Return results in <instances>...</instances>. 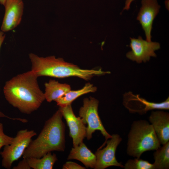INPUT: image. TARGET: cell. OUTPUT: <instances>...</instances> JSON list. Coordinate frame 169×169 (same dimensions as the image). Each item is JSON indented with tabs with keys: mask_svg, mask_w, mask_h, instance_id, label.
Listing matches in <instances>:
<instances>
[{
	"mask_svg": "<svg viewBox=\"0 0 169 169\" xmlns=\"http://www.w3.org/2000/svg\"><path fill=\"white\" fill-rule=\"evenodd\" d=\"M38 77L31 70L6 81L3 92L7 101L21 113L29 114L37 110L45 100L38 83Z\"/></svg>",
	"mask_w": 169,
	"mask_h": 169,
	"instance_id": "1",
	"label": "cell"
},
{
	"mask_svg": "<svg viewBox=\"0 0 169 169\" xmlns=\"http://www.w3.org/2000/svg\"><path fill=\"white\" fill-rule=\"evenodd\" d=\"M31 69L38 77L49 76L63 78L76 77L88 80L95 76L110 74L101 69H83L77 65L66 62L54 56L39 57L33 53L29 54Z\"/></svg>",
	"mask_w": 169,
	"mask_h": 169,
	"instance_id": "3",
	"label": "cell"
},
{
	"mask_svg": "<svg viewBox=\"0 0 169 169\" xmlns=\"http://www.w3.org/2000/svg\"><path fill=\"white\" fill-rule=\"evenodd\" d=\"M121 141L120 135L113 134L106 142V146L102 149H98L95 154L96 162L94 169H104L112 166L124 167V166L117 161L115 157L117 148Z\"/></svg>",
	"mask_w": 169,
	"mask_h": 169,
	"instance_id": "8",
	"label": "cell"
},
{
	"mask_svg": "<svg viewBox=\"0 0 169 169\" xmlns=\"http://www.w3.org/2000/svg\"><path fill=\"white\" fill-rule=\"evenodd\" d=\"M63 117L65 119L69 129V135L73 140V146L83 142L86 137V127L79 117L74 114L71 105L60 107Z\"/></svg>",
	"mask_w": 169,
	"mask_h": 169,
	"instance_id": "10",
	"label": "cell"
},
{
	"mask_svg": "<svg viewBox=\"0 0 169 169\" xmlns=\"http://www.w3.org/2000/svg\"><path fill=\"white\" fill-rule=\"evenodd\" d=\"M123 104L130 112L141 114L154 109L169 110V98L161 102L156 103L148 101L139 95L129 92L123 95Z\"/></svg>",
	"mask_w": 169,
	"mask_h": 169,
	"instance_id": "9",
	"label": "cell"
},
{
	"mask_svg": "<svg viewBox=\"0 0 169 169\" xmlns=\"http://www.w3.org/2000/svg\"><path fill=\"white\" fill-rule=\"evenodd\" d=\"M156 150L153 154L154 169L169 168V142Z\"/></svg>",
	"mask_w": 169,
	"mask_h": 169,
	"instance_id": "18",
	"label": "cell"
},
{
	"mask_svg": "<svg viewBox=\"0 0 169 169\" xmlns=\"http://www.w3.org/2000/svg\"><path fill=\"white\" fill-rule=\"evenodd\" d=\"M99 101L94 98H85L83 105L79 109V117L83 123L87 124L86 137L88 140L92 138V135L96 131H100L105 137V140L99 149L105 145L106 142L111 137L104 127L98 112Z\"/></svg>",
	"mask_w": 169,
	"mask_h": 169,
	"instance_id": "5",
	"label": "cell"
},
{
	"mask_svg": "<svg viewBox=\"0 0 169 169\" xmlns=\"http://www.w3.org/2000/svg\"><path fill=\"white\" fill-rule=\"evenodd\" d=\"M149 120L161 144L164 145L169 140V114L162 111H152Z\"/></svg>",
	"mask_w": 169,
	"mask_h": 169,
	"instance_id": "13",
	"label": "cell"
},
{
	"mask_svg": "<svg viewBox=\"0 0 169 169\" xmlns=\"http://www.w3.org/2000/svg\"><path fill=\"white\" fill-rule=\"evenodd\" d=\"M97 88L90 83L86 84L81 89L77 90H71L61 97L57 99L55 101L60 107L71 105L72 103L80 96L89 93L95 92Z\"/></svg>",
	"mask_w": 169,
	"mask_h": 169,
	"instance_id": "16",
	"label": "cell"
},
{
	"mask_svg": "<svg viewBox=\"0 0 169 169\" xmlns=\"http://www.w3.org/2000/svg\"><path fill=\"white\" fill-rule=\"evenodd\" d=\"M3 6L5 13L1 30L3 32L12 30L21 22L24 4L23 0H7Z\"/></svg>",
	"mask_w": 169,
	"mask_h": 169,
	"instance_id": "11",
	"label": "cell"
},
{
	"mask_svg": "<svg viewBox=\"0 0 169 169\" xmlns=\"http://www.w3.org/2000/svg\"><path fill=\"white\" fill-rule=\"evenodd\" d=\"M0 118H6L10 119V120H17V118H12L8 117L3 113L0 110Z\"/></svg>",
	"mask_w": 169,
	"mask_h": 169,
	"instance_id": "25",
	"label": "cell"
},
{
	"mask_svg": "<svg viewBox=\"0 0 169 169\" xmlns=\"http://www.w3.org/2000/svg\"><path fill=\"white\" fill-rule=\"evenodd\" d=\"M13 139L14 137L5 134L3 132V124L0 122V150L3 146L10 144Z\"/></svg>",
	"mask_w": 169,
	"mask_h": 169,
	"instance_id": "20",
	"label": "cell"
},
{
	"mask_svg": "<svg viewBox=\"0 0 169 169\" xmlns=\"http://www.w3.org/2000/svg\"><path fill=\"white\" fill-rule=\"evenodd\" d=\"M160 144L151 124L145 120L133 122L128 136L127 153L129 156L140 158L144 152L160 148Z\"/></svg>",
	"mask_w": 169,
	"mask_h": 169,
	"instance_id": "4",
	"label": "cell"
},
{
	"mask_svg": "<svg viewBox=\"0 0 169 169\" xmlns=\"http://www.w3.org/2000/svg\"><path fill=\"white\" fill-rule=\"evenodd\" d=\"M67 159L77 160L81 162L86 167L94 168L96 162L95 154L83 142L72 148Z\"/></svg>",
	"mask_w": 169,
	"mask_h": 169,
	"instance_id": "14",
	"label": "cell"
},
{
	"mask_svg": "<svg viewBox=\"0 0 169 169\" xmlns=\"http://www.w3.org/2000/svg\"><path fill=\"white\" fill-rule=\"evenodd\" d=\"M130 39L131 50L126 54L128 59L140 63L148 61L151 57H156L155 51L160 48L159 43L144 40L141 36L137 38H131Z\"/></svg>",
	"mask_w": 169,
	"mask_h": 169,
	"instance_id": "7",
	"label": "cell"
},
{
	"mask_svg": "<svg viewBox=\"0 0 169 169\" xmlns=\"http://www.w3.org/2000/svg\"><path fill=\"white\" fill-rule=\"evenodd\" d=\"M134 0H126L125 3V6L123 10H128L130 8L131 3Z\"/></svg>",
	"mask_w": 169,
	"mask_h": 169,
	"instance_id": "23",
	"label": "cell"
},
{
	"mask_svg": "<svg viewBox=\"0 0 169 169\" xmlns=\"http://www.w3.org/2000/svg\"><path fill=\"white\" fill-rule=\"evenodd\" d=\"M5 38V35L4 32L0 31V50Z\"/></svg>",
	"mask_w": 169,
	"mask_h": 169,
	"instance_id": "24",
	"label": "cell"
},
{
	"mask_svg": "<svg viewBox=\"0 0 169 169\" xmlns=\"http://www.w3.org/2000/svg\"><path fill=\"white\" fill-rule=\"evenodd\" d=\"M59 109L46 121L37 138L26 149L23 158H40L49 152L64 151L65 125Z\"/></svg>",
	"mask_w": 169,
	"mask_h": 169,
	"instance_id": "2",
	"label": "cell"
},
{
	"mask_svg": "<svg viewBox=\"0 0 169 169\" xmlns=\"http://www.w3.org/2000/svg\"><path fill=\"white\" fill-rule=\"evenodd\" d=\"M13 169H30L27 158H23L17 165L13 167Z\"/></svg>",
	"mask_w": 169,
	"mask_h": 169,
	"instance_id": "22",
	"label": "cell"
},
{
	"mask_svg": "<svg viewBox=\"0 0 169 169\" xmlns=\"http://www.w3.org/2000/svg\"><path fill=\"white\" fill-rule=\"evenodd\" d=\"M36 135V132L33 130L25 129L19 131L12 142L4 146L0 153L2 158V166L6 169H10L13 162L23 156L32 141V138Z\"/></svg>",
	"mask_w": 169,
	"mask_h": 169,
	"instance_id": "6",
	"label": "cell"
},
{
	"mask_svg": "<svg viewBox=\"0 0 169 169\" xmlns=\"http://www.w3.org/2000/svg\"><path fill=\"white\" fill-rule=\"evenodd\" d=\"M7 0H0V4L3 6Z\"/></svg>",
	"mask_w": 169,
	"mask_h": 169,
	"instance_id": "26",
	"label": "cell"
},
{
	"mask_svg": "<svg viewBox=\"0 0 169 169\" xmlns=\"http://www.w3.org/2000/svg\"><path fill=\"white\" fill-rule=\"evenodd\" d=\"M141 3L136 19L144 31L146 40L151 41L153 21L159 12L160 6L157 0H142Z\"/></svg>",
	"mask_w": 169,
	"mask_h": 169,
	"instance_id": "12",
	"label": "cell"
},
{
	"mask_svg": "<svg viewBox=\"0 0 169 169\" xmlns=\"http://www.w3.org/2000/svg\"><path fill=\"white\" fill-rule=\"evenodd\" d=\"M44 85L45 99L49 102L55 101L71 90L69 84L61 83L54 80H50Z\"/></svg>",
	"mask_w": 169,
	"mask_h": 169,
	"instance_id": "15",
	"label": "cell"
},
{
	"mask_svg": "<svg viewBox=\"0 0 169 169\" xmlns=\"http://www.w3.org/2000/svg\"><path fill=\"white\" fill-rule=\"evenodd\" d=\"M63 169H84L85 168L72 161H67L62 167Z\"/></svg>",
	"mask_w": 169,
	"mask_h": 169,
	"instance_id": "21",
	"label": "cell"
},
{
	"mask_svg": "<svg viewBox=\"0 0 169 169\" xmlns=\"http://www.w3.org/2000/svg\"><path fill=\"white\" fill-rule=\"evenodd\" d=\"M30 167L33 169H52L57 160L56 155L49 152L40 158H27Z\"/></svg>",
	"mask_w": 169,
	"mask_h": 169,
	"instance_id": "17",
	"label": "cell"
},
{
	"mask_svg": "<svg viewBox=\"0 0 169 169\" xmlns=\"http://www.w3.org/2000/svg\"><path fill=\"white\" fill-rule=\"evenodd\" d=\"M125 169H154L153 164L140 158L129 160L124 166Z\"/></svg>",
	"mask_w": 169,
	"mask_h": 169,
	"instance_id": "19",
	"label": "cell"
}]
</instances>
